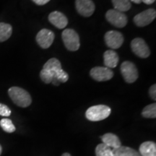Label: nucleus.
<instances>
[{
    "instance_id": "nucleus-13",
    "label": "nucleus",
    "mask_w": 156,
    "mask_h": 156,
    "mask_svg": "<svg viewBox=\"0 0 156 156\" xmlns=\"http://www.w3.org/2000/svg\"><path fill=\"white\" fill-rule=\"evenodd\" d=\"M101 138L103 144L113 149H116L122 146V142L119 136L113 133H106L103 134Z\"/></svg>"
},
{
    "instance_id": "nucleus-28",
    "label": "nucleus",
    "mask_w": 156,
    "mask_h": 156,
    "mask_svg": "<svg viewBox=\"0 0 156 156\" xmlns=\"http://www.w3.org/2000/svg\"><path fill=\"white\" fill-rule=\"evenodd\" d=\"M142 2L146 4V5H151V4L155 2V0H142Z\"/></svg>"
},
{
    "instance_id": "nucleus-2",
    "label": "nucleus",
    "mask_w": 156,
    "mask_h": 156,
    "mask_svg": "<svg viewBox=\"0 0 156 156\" xmlns=\"http://www.w3.org/2000/svg\"><path fill=\"white\" fill-rule=\"evenodd\" d=\"M112 110L106 105H97L90 107L86 111L85 116L91 122H99L108 118Z\"/></svg>"
},
{
    "instance_id": "nucleus-6",
    "label": "nucleus",
    "mask_w": 156,
    "mask_h": 156,
    "mask_svg": "<svg viewBox=\"0 0 156 156\" xmlns=\"http://www.w3.org/2000/svg\"><path fill=\"white\" fill-rule=\"evenodd\" d=\"M156 17L155 9H148L142 12L134 17V23L138 27H145L153 22Z\"/></svg>"
},
{
    "instance_id": "nucleus-12",
    "label": "nucleus",
    "mask_w": 156,
    "mask_h": 156,
    "mask_svg": "<svg viewBox=\"0 0 156 156\" xmlns=\"http://www.w3.org/2000/svg\"><path fill=\"white\" fill-rule=\"evenodd\" d=\"M48 20L52 25L58 29L64 28L68 24L67 17L63 13L58 11H54L50 13V15H48Z\"/></svg>"
},
{
    "instance_id": "nucleus-31",
    "label": "nucleus",
    "mask_w": 156,
    "mask_h": 156,
    "mask_svg": "<svg viewBox=\"0 0 156 156\" xmlns=\"http://www.w3.org/2000/svg\"><path fill=\"white\" fill-rule=\"evenodd\" d=\"M2 145H0V155H2Z\"/></svg>"
},
{
    "instance_id": "nucleus-20",
    "label": "nucleus",
    "mask_w": 156,
    "mask_h": 156,
    "mask_svg": "<svg viewBox=\"0 0 156 156\" xmlns=\"http://www.w3.org/2000/svg\"><path fill=\"white\" fill-rule=\"evenodd\" d=\"M95 155L96 156H114L112 148L103 143L99 144L95 147Z\"/></svg>"
},
{
    "instance_id": "nucleus-15",
    "label": "nucleus",
    "mask_w": 156,
    "mask_h": 156,
    "mask_svg": "<svg viewBox=\"0 0 156 156\" xmlns=\"http://www.w3.org/2000/svg\"><path fill=\"white\" fill-rule=\"evenodd\" d=\"M139 153L141 156H156L155 142L147 141L142 143L140 146Z\"/></svg>"
},
{
    "instance_id": "nucleus-29",
    "label": "nucleus",
    "mask_w": 156,
    "mask_h": 156,
    "mask_svg": "<svg viewBox=\"0 0 156 156\" xmlns=\"http://www.w3.org/2000/svg\"><path fill=\"white\" fill-rule=\"evenodd\" d=\"M130 1L133 2L134 3H136V4H140L142 2V0H130Z\"/></svg>"
},
{
    "instance_id": "nucleus-14",
    "label": "nucleus",
    "mask_w": 156,
    "mask_h": 156,
    "mask_svg": "<svg viewBox=\"0 0 156 156\" xmlns=\"http://www.w3.org/2000/svg\"><path fill=\"white\" fill-rule=\"evenodd\" d=\"M103 58H104V64L106 67L115 68L119 63L118 54L113 50H108L103 54Z\"/></svg>"
},
{
    "instance_id": "nucleus-16",
    "label": "nucleus",
    "mask_w": 156,
    "mask_h": 156,
    "mask_svg": "<svg viewBox=\"0 0 156 156\" xmlns=\"http://www.w3.org/2000/svg\"><path fill=\"white\" fill-rule=\"evenodd\" d=\"M114 156H141L140 153L133 148L121 146V147L113 149Z\"/></svg>"
},
{
    "instance_id": "nucleus-7",
    "label": "nucleus",
    "mask_w": 156,
    "mask_h": 156,
    "mask_svg": "<svg viewBox=\"0 0 156 156\" xmlns=\"http://www.w3.org/2000/svg\"><path fill=\"white\" fill-rule=\"evenodd\" d=\"M131 48L134 54L140 58H147L151 54V51L147 44L142 38H136L133 39L131 43Z\"/></svg>"
},
{
    "instance_id": "nucleus-21",
    "label": "nucleus",
    "mask_w": 156,
    "mask_h": 156,
    "mask_svg": "<svg viewBox=\"0 0 156 156\" xmlns=\"http://www.w3.org/2000/svg\"><path fill=\"white\" fill-rule=\"evenodd\" d=\"M142 116L144 118L147 119H155L156 118V104L152 103L145 106L142 110Z\"/></svg>"
},
{
    "instance_id": "nucleus-18",
    "label": "nucleus",
    "mask_w": 156,
    "mask_h": 156,
    "mask_svg": "<svg viewBox=\"0 0 156 156\" xmlns=\"http://www.w3.org/2000/svg\"><path fill=\"white\" fill-rule=\"evenodd\" d=\"M116 10L124 13V12L128 11L132 7L129 0H112Z\"/></svg>"
},
{
    "instance_id": "nucleus-24",
    "label": "nucleus",
    "mask_w": 156,
    "mask_h": 156,
    "mask_svg": "<svg viewBox=\"0 0 156 156\" xmlns=\"http://www.w3.org/2000/svg\"><path fill=\"white\" fill-rule=\"evenodd\" d=\"M54 78H56L59 83H66L69 79V75L66 72L61 69L54 73Z\"/></svg>"
},
{
    "instance_id": "nucleus-30",
    "label": "nucleus",
    "mask_w": 156,
    "mask_h": 156,
    "mask_svg": "<svg viewBox=\"0 0 156 156\" xmlns=\"http://www.w3.org/2000/svg\"><path fill=\"white\" fill-rule=\"evenodd\" d=\"M62 156H71V155H70V154L68 153H65L62 154Z\"/></svg>"
},
{
    "instance_id": "nucleus-23",
    "label": "nucleus",
    "mask_w": 156,
    "mask_h": 156,
    "mask_svg": "<svg viewBox=\"0 0 156 156\" xmlns=\"http://www.w3.org/2000/svg\"><path fill=\"white\" fill-rule=\"evenodd\" d=\"M40 77L44 83L49 84L53 81L54 78V73L46 69H42L40 73Z\"/></svg>"
},
{
    "instance_id": "nucleus-8",
    "label": "nucleus",
    "mask_w": 156,
    "mask_h": 156,
    "mask_svg": "<svg viewBox=\"0 0 156 156\" xmlns=\"http://www.w3.org/2000/svg\"><path fill=\"white\" fill-rule=\"evenodd\" d=\"M105 42L109 48L117 49L122 46L124 43V36L120 32L116 30H110L105 34Z\"/></svg>"
},
{
    "instance_id": "nucleus-22",
    "label": "nucleus",
    "mask_w": 156,
    "mask_h": 156,
    "mask_svg": "<svg viewBox=\"0 0 156 156\" xmlns=\"http://www.w3.org/2000/svg\"><path fill=\"white\" fill-rule=\"evenodd\" d=\"M0 126L4 131L7 133H12L16 129L12 122L9 119H2L0 121Z\"/></svg>"
},
{
    "instance_id": "nucleus-10",
    "label": "nucleus",
    "mask_w": 156,
    "mask_h": 156,
    "mask_svg": "<svg viewBox=\"0 0 156 156\" xmlns=\"http://www.w3.org/2000/svg\"><path fill=\"white\" fill-rule=\"evenodd\" d=\"M75 7L77 12L85 17H90L95 9V4L92 0H76Z\"/></svg>"
},
{
    "instance_id": "nucleus-27",
    "label": "nucleus",
    "mask_w": 156,
    "mask_h": 156,
    "mask_svg": "<svg viewBox=\"0 0 156 156\" xmlns=\"http://www.w3.org/2000/svg\"><path fill=\"white\" fill-rule=\"evenodd\" d=\"M32 1L38 5H44L47 4L50 0H32Z\"/></svg>"
},
{
    "instance_id": "nucleus-11",
    "label": "nucleus",
    "mask_w": 156,
    "mask_h": 156,
    "mask_svg": "<svg viewBox=\"0 0 156 156\" xmlns=\"http://www.w3.org/2000/svg\"><path fill=\"white\" fill-rule=\"evenodd\" d=\"M54 34L52 31L48 29H42L38 33L36 36V41L43 48H49L53 44Z\"/></svg>"
},
{
    "instance_id": "nucleus-26",
    "label": "nucleus",
    "mask_w": 156,
    "mask_h": 156,
    "mask_svg": "<svg viewBox=\"0 0 156 156\" xmlns=\"http://www.w3.org/2000/svg\"><path fill=\"white\" fill-rule=\"evenodd\" d=\"M149 95L153 100H154V101L156 100V85H155V84L152 85V86L151 87V88H150Z\"/></svg>"
},
{
    "instance_id": "nucleus-4",
    "label": "nucleus",
    "mask_w": 156,
    "mask_h": 156,
    "mask_svg": "<svg viewBox=\"0 0 156 156\" xmlns=\"http://www.w3.org/2000/svg\"><path fill=\"white\" fill-rule=\"evenodd\" d=\"M121 73L124 80L128 83H133L138 78V71L135 64L131 62L126 61L122 64Z\"/></svg>"
},
{
    "instance_id": "nucleus-9",
    "label": "nucleus",
    "mask_w": 156,
    "mask_h": 156,
    "mask_svg": "<svg viewBox=\"0 0 156 156\" xmlns=\"http://www.w3.org/2000/svg\"><path fill=\"white\" fill-rule=\"evenodd\" d=\"M93 80L98 82H104L110 80L114 77V73L108 67H95L90 70V73Z\"/></svg>"
},
{
    "instance_id": "nucleus-3",
    "label": "nucleus",
    "mask_w": 156,
    "mask_h": 156,
    "mask_svg": "<svg viewBox=\"0 0 156 156\" xmlns=\"http://www.w3.org/2000/svg\"><path fill=\"white\" fill-rule=\"evenodd\" d=\"M62 40L68 50L75 51L80 48V38L77 33L73 29H66L62 33Z\"/></svg>"
},
{
    "instance_id": "nucleus-19",
    "label": "nucleus",
    "mask_w": 156,
    "mask_h": 156,
    "mask_svg": "<svg viewBox=\"0 0 156 156\" xmlns=\"http://www.w3.org/2000/svg\"><path fill=\"white\" fill-rule=\"evenodd\" d=\"M43 69H48L49 71L53 72V73H55L58 69H62L61 62L58 61L57 58H51L46 62V64L43 67Z\"/></svg>"
},
{
    "instance_id": "nucleus-17",
    "label": "nucleus",
    "mask_w": 156,
    "mask_h": 156,
    "mask_svg": "<svg viewBox=\"0 0 156 156\" xmlns=\"http://www.w3.org/2000/svg\"><path fill=\"white\" fill-rule=\"evenodd\" d=\"M12 34V28L9 24L0 23V42L8 40Z\"/></svg>"
},
{
    "instance_id": "nucleus-25",
    "label": "nucleus",
    "mask_w": 156,
    "mask_h": 156,
    "mask_svg": "<svg viewBox=\"0 0 156 156\" xmlns=\"http://www.w3.org/2000/svg\"><path fill=\"white\" fill-rule=\"evenodd\" d=\"M11 114V110L9 108L3 103H0V116H9Z\"/></svg>"
},
{
    "instance_id": "nucleus-1",
    "label": "nucleus",
    "mask_w": 156,
    "mask_h": 156,
    "mask_svg": "<svg viewBox=\"0 0 156 156\" xmlns=\"http://www.w3.org/2000/svg\"><path fill=\"white\" fill-rule=\"evenodd\" d=\"M11 100L17 106L26 108L32 103V98L28 91L19 87H12L8 90Z\"/></svg>"
},
{
    "instance_id": "nucleus-5",
    "label": "nucleus",
    "mask_w": 156,
    "mask_h": 156,
    "mask_svg": "<svg viewBox=\"0 0 156 156\" xmlns=\"http://www.w3.org/2000/svg\"><path fill=\"white\" fill-rule=\"evenodd\" d=\"M106 18L109 23L116 28H124L127 24V17L123 12L116 9H109L106 14Z\"/></svg>"
}]
</instances>
